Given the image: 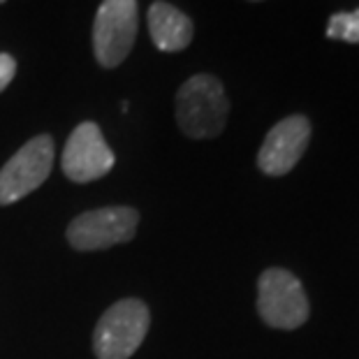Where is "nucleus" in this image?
<instances>
[{
	"label": "nucleus",
	"instance_id": "1",
	"mask_svg": "<svg viewBox=\"0 0 359 359\" xmlns=\"http://www.w3.org/2000/svg\"><path fill=\"white\" fill-rule=\"evenodd\" d=\"M230 102L213 74H195L177 93V123L193 140H211L225 130Z\"/></svg>",
	"mask_w": 359,
	"mask_h": 359
},
{
	"label": "nucleus",
	"instance_id": "2",
	"mask_svg": "<svg viewBox=\"0 0 359 359\" xmlns=\"http://www.w3.org/2000/svg\"><path fill=\"white\" fill-rule=\"evenodd\" d=\"M151 316L140 299H121L104 311L93 334L97 359H130L147 339Z\"/></svg>",
	"mask_w": 359,
	"mask_h": 359
},
{
	"label": "nucleus",
	"instance_id": "3",
	"mask_svg": "<svg viewBox=\"0 0 359 359\" xmlns=\"http://www.w3.org/2000/svg\"><path fill=\"white\" fill-rule=\"evenodd\" d=\"M257 313L273 330H297L309 320V297L285 269H266L257 283Z\"/></svg>",
	"mask_w": 359,
	"mask_h": 359
},
{
	"label": "nucleus",
	"instance_id": "4",
	"mask_svg": "<svg viewBox=\"0 0 359 359\" xmlns=\"http://www.w3.org/2000/svg\"><path fill=\"white\" fill-rule=\"evenodd\" d=\"M140 28L137 0H102L93 24V51L102 67H118L133 51Z\"/></svg>",
	"mask_w": 359,
	"mask_h": 359
},
{
	"label": "nucleus",
	"instance_id": "5",
	"mask_svg": "<svg viewBox=\"0 0 359 359\" xmlns=\"http://www.w3.org/2000/svg\"><path fill=\"white\" fill-rule=\"evenodd\" d=\"M140 213L130 206H107L86 211L67 227V241L77 250H102L126 243L135 236Z\"/></svg>",
	"mask_w": 359,
	"mask_h": 359
},
{
	"label": "nucleus",
	"instance_id": "6",
	"mask_svg": "<svg viewBox=\"0 0 359 359\" xmlns=\"http://www.w3.org/2000/svg\"><path fill=\"white\" fill-rule=\"evenodd\" d=\"M53 140L40 135L26 142L0 170V204H12L40 188L51 174Z\"/></svg>",
	"mask_w": 359,
	"mask_h": 359
},
{
	"label": "nucleus",
	"instance_id": "7",
	"mask_svg": "<svg viewBox=\"0 0 359 359\" xmlns=\"http://www.w3.org/2000/svg\"><path fill=\"white\" fill-rule=\"evenodd\" d=\"M60 163H63V172L70 181L88 183L109 174L114 167V154L107 147L97 123L86 121L72 130Z\"/></svg>",
	"mask_w": 359,
	"mask_h": 359
},
{
	"label": "nucleus",
	"instance_id": "8",
	"mask_svg": "<svg viewBox=\"0 0 359 359\" xmlns=\"http://www.w3.org/2000/svg\"><path fill=\"white\" fill-rule=\"evenodd\" d=\"M311 142V123L306 116H287L280 123H276L266 140L259 147L257 167L269 177H283L292 172L294 165L299 163L304 151Z\"/></svg>",
	"mask_w": 359,
	"mask_h": 359
},
{
	"label": "nucleus",
	"instance_id": "9",
	"mask_svg": "<svg viewBox=\"0 0 359 359\" xmlns=\"http://www.w3.org/2000/svg\"><path fill=\"white\" fill-rule=\"evenodd\" d=\"M149 33L160 51H183L193 42V21L174 5L158 0L149 10Z\"/></svg>",
	"mask_w": 359,
	"mask_h": 359
},
{
	"label": "nucleus",
	"instance_id": "10",
	"mask_svg": "<svg viewBox=\"0 0 359 359\" xmlns=\"http://www.w3.org/2000/svg\"><path fill=\"white\" fill-rule=\"evenodd\" d=\"M327 37L359 44V10L334 14L330 24H327Z\"/></svg>",
	"mask_w": 359,
	"mask_h": 359
},
{
	"label": "nucleus",
	"instance_id": "11",
	"mask_svg": "<svg viewBox=\"0 0 359 359\" xmlns=\"http://www.w3.org/2000/svg\"><path fill=\"white\" fill-rule=\"evenodd\" d=\"M14 74H17V60H14L10 53H0V93L10 86Z\"/></svg>",
	"mask_w": 359,
	"mask_h": 359
},
{
	"label": "nucleus",
	"instance_id": "12",
	"mask_svg": "<svg viewBox=\"0 0 359 359\" xmlns=\"http://www.w3.org/2000/svg\"><path fill=\"white\" fill-rule=\"evenodd\" d=\"M3 3H5V0H0V5H3Z\"/></svg>",
	"mask_w": 359,
	"mask_h": 359
}]
</instances>
